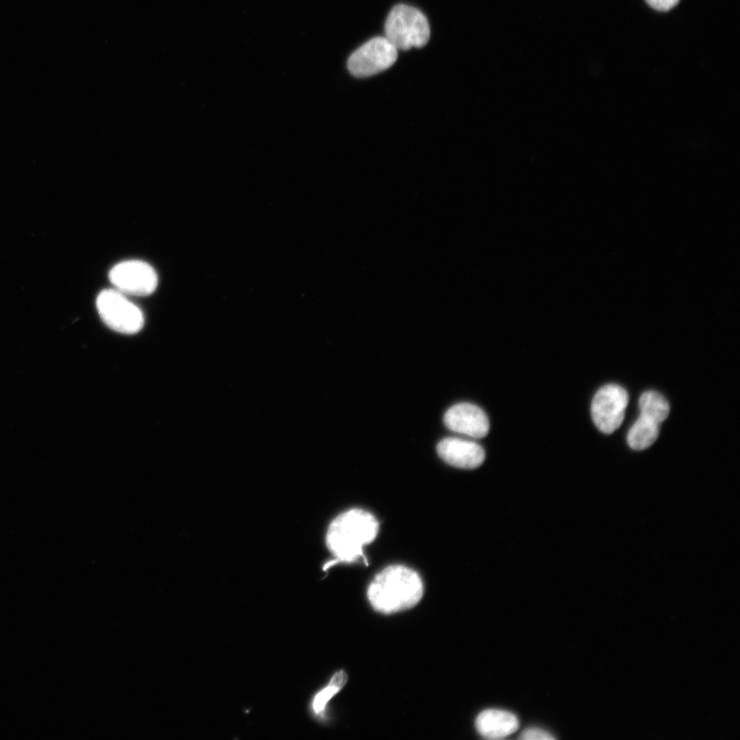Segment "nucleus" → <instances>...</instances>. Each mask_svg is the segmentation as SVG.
<instances>
[{"label":"nucleus","instance_id":"obj_14","mask_svg":"<svg viewBox=\"0 0 740 740\" xmlns=\"http://www.w3.org/2000/svg\"><path fill=\"white\" fill-rule=\"evenodd\" d=\"M648 5L659 12H668L674 9L680 0H646Z\"/></svg>","mask_w":740,"mask_h":740},{"label":"nucleus","instance_id":"obj_5","mask_svg":"<svg viewBox=\"0 0 740 740\" xmlns=\"http://www.w3.org/2000/svg\"><path fill=\"white\" fill-rule=\"evenodd\" d=\"M397 58L398 50L386 37H375L350 56L348 68L356 78H369L389 69Z\"/></svg>","mask_w":740,"mask_h":740},{"label":"nucleus","instance_id":"obj_13","mask_svg":"<svg viewBox=\"0 0 740 740\" xmlns=\"http://www.w3.org/2000/svg\"><path fill=\"white\" fill-rule=\"evenodd\" d=\"M346 681L347 676L345 673H338L332 677L330 684L315 696L313 711L316 715H321L325 711L328 701L340 692Z\"/></svg>","mask_w":740,"mask_h":740},{"label":"nucleus","instance_id":"obj_9","mask_svg":"<svg viewBox=\"0 0 740 740\" xmlns=\"http://www.w3.org/2000/svg\"><path fill=\"white\" fill-rule=\"evenodd\" d=\"M437 452L444 462L462 469L477 468L486 459V453L479 444L461 438L443 439L438 444Z\"/></svg>","mask_w":740,"mask_h":740},{"label":"nucleus","instance_id":"obj_8","mask_svg":"<svg viewBox=\"0 0 740 740\" xmlns=\"http://www.w3.org/2000/svg\"><path fill=\"white\" fill-rule=\"evenodd\" d=\"M444 423L450 430L472 438H483L490 430V422L485 412L470 403H460L451 407L444 416Z\"/></svg>","mask_w":740,"mask_h":740},{"label":"nucleus","instance_id":"obj_10","mask_svg":"<svg viewBox=\"0 0 740 740\" xmlns=\"http://www.w3.org/2000/svg\"><path fill=\"white\" fill-rule=\"evenodd\" d=\"M520 723L515 715L500 710H487L476 719V728L480 735L489 739H501L514 733Z\"/></svg>","mask_w":740,"mask_h":740},{"label":"nucleus","instance_id":"obj_7","mask_svg":"<svg viewBox=\"0 0 740 740\" xmlns=\"http://www.w3.org/2000/svg\"><path fill=\"white\" fill-rule=\"evenodd\" d=\"M628 400L627 392L617 385H607L597 392L592 400L591 416L600 431L612 434L621 426Z\"/></svg>","mask_w":740,"mask_h":740},{"label":"nucleus","instance_id":"obj_12","mask_svg":"<svg viewBox=\"0 0 740 740\" xmlns=\"http://www.w3.org/2000/svg\"><path fill=\"white\" fill-rule=\"evenodd\" d=\"M641 416L647 417L658 424L668 419L671 407L661 394L648 391L645 392L639 401Z\"/></svg>","mask_w":740,"mask_h":740},{"label":"nucleus","instance_id":"obj_4","mask_svg":"<svg viewBox=\"0 0 740 740\" xmlns=\"http://www.w3.org/2000/svg\"><path fill=\"white\" fill-rule=\"evenodd\" d=\"M96 307L103 322L123 335H135L144 325L142 311L116 289L103 290L98 295Z\"/></svg>","mask_w":740,"mask_h":740},{"label":"nucleus","instance_id":"obj_15","mask_svg":"<svg viewBox=\"0 0 740 740\" xmlns=\"http://www.w3.org/2000/svg\"><path fill=\"white\" fill-rule=\"evenodd\" d=\"M521 738L526 739V740H551V739H554V737L551 734H549L548 732H546V731H544L542 729H537V728H532V729H529V730L525 731L524 734L521 736Z\"/></svg>","mask_w":740,"mask_h":740},{"label":"nucleus","instance_id":"obj_6","mask_svg":"<svg viewBox=\"0 0 740 740\" xmlns=\"http://www.w3.org/2000/svg\"><path fill=\"white\" fill-rule=\"evenodd\" d=\"M109 280L116 290L127 296L151 295L159 282L155 269L141 261L118 264L110 270Z\"/></svg>","mask_w":740,"mask_h":740},{"label":"nucleus","instance_id":"obj_3","mask_svg":"<svg viewBox=\"0 0 740 740\" xmlns=\"http://www.w3.org/2000/svg\"><path fill=\"white\" fill-rule=\"evenodd\" d=\"M386 39L397 49L423 48L430 40V26L418 9L398 5L390 12L385 25Z\"/></svg>","mask_w":740,"mask_h":740},{"label":"nucleus","instance_id":"obj_1","mask_svg":"<svg viewBox=\"0 0 740 740\" xmlns=\"http://www.w3.org/2000/svg\"><path fill=\"white\" fill-rule=\"evenodd\" d=\"M424 585L420 575L404 566L383 570L370 583L367 596L370 605L383 614H394L418 605L423 598Z\"/></svg>","mask_w":740,"mask_h":740},{"label":"nucleus","instance_id":"obj_11","mask_svg":"<svg viewBox=\"0 0 740 740\" xmlns=\"http://www.w3.org/2000/svg\"><path fill=\"white\" fill-rule=\"evenodd\" d=\"M659 425L657 422L640 416V418L628 431L627 443L629 448L635 451H644L653 446L659 435Z\"/></svg>","mask_w":740,"mask_h":740},{"label":"nucleus","instance_id":"obj_2","mask_svg":"<svg viewBox=\"0 0 740 740\" xmlns=\"http://www.w3.org/2000/svg\"><path fill=\"white\" fill-rule=\"evenodd\" d=\"M376 517L365 510L352 509L336 518L328 529L326 543L336 563H354L363 558L364 546L378 536Z\"/></svg>","mask_w":740,"mask_h":740}]
</instances>
